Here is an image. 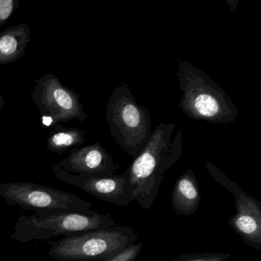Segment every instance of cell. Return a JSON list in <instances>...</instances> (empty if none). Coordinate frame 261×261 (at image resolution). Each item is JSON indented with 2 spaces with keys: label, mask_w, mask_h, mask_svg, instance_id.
<instances>
[{
  "label": "cell",
  "mask_w": 261,
  "mask_h": 261,
  "mask_svg": "<svg viewBox=\"0 0 261 261\" xmlns=\"http://www.w3.org/2000/svg\"><path fill=\"white\" fill-rule=\"evenodd\" d=\"M175 128L174 123H160L126 169L134 200L143 210L153 205L165 174L182 155L184 131L179 129L174 134Z\"/></svg>",
  "instance_id": "6da1fadb"
},
{
  "label": "cell",
  "mask_w": 261,
  "mask_h": 261,
  "mask_svg": "<svg viewBox=\"0 0 261 261\" xmlns=\"http://www.w3.org/2000/svg\"><path fill=\"white\" fill-rule=\"evenodd\" d=\"M181 97L178 108L195 120L227 124L238 119V110L225 91L204 71L178 60L176 71Z\"/></svg>",
  "instance_id": "7a4b0ae2"
},
{
  "label": "cell",
  "mask_w": 261,
  "mask_h": 261,
  "mask_svg": "<svg viewBox=\"0 0 261 261\" xmlns=\"http://www.w3.org/2000/svg\"><path fill=\"white\" fill-rule=\"evenodd\" d=\"M115 224L116 221L109 214H100L93 210L35 212L30 216L22 214L10 238L19 243L47 241L61 235L68 237L108 229Z\"/></svg>",
  "instance_id": "3957f363"
},
{
  "label": "cell",
  "mask_w": 261,
  "mask_h": 261,
  "mask_svg": "<svg viewBox=\"0 0 261 261\" xmlns=\"http://www.w3.org/2000/svg\"><path fill=\"white\" fill-rule=\"evenodd\" d=\"M105 118L115 143L135 158L150 138L152 121L149 110L136 101L128 85L121 83L114 90Z\"/></svg>",
  "instance_id": "277c9868"
},
{
  "label": "cell",
  "mask_w": 261,
  "mask_h": 261,
  "mask_svg": "<svg viewBox=\"0 0 261 261\" xmlns=\"http://www.w3.org/2000/svg\"><path fill=\"white\" fill-rule=\"evenodd\" d=\"M134 229L114 226L64 237L51 243L48 255L56 261H105L134 244Z\"/></svg>",
  "instance_id": "5b68a950"
},
{
  "label": "cell",
  "mask_w": 261,
  "mask_h": 261,
  "mask_svg": "<svg viewBox=\"0 0 261 261\" xmlns=\"http://www.w3.org/2000/svg\"><path fill=\"white\" fill-rule=\"evenodd\" d=\"M0 196L10 205L35 212L53 211L88 212L92 204L74 194L30 181L0 184Z\"/></svg>",
  "instance_id": "8992f818"
},
{
  "label": "cell",
  "mask_w": 261,
  "mask_h": 261,
  "mask_svg": "<svg viewBox=\"0 0 261 261\" xmlns=\"http://www.w3.org/2000/svg\"><path fill=\"white\" fill-rule=\"evenodd\" d=\"M31 97L45 126L53 127L58 123L73 120L83 123L88 118L80 96L74 90L62 85L53 74H45L35 81Z\"/></svg>",
  "instance_id": "52a82bcc"
},
{
  "label": "cell",
  "mask_w": 261,
  "mask_h": 261,
  "mask_svg": "<svg viewBox=\"0 0 261 261\" xmlns=\"http://www.w3.org/2000/svg\"><path fill=\"white\" fill-rule=\"evenodd\" d=\"M205 166L212 178L234 197L237 213L230 217L229 224L247 245L260 250L261 207L259 201L237 186L212 163L205 162Z\"/></svg>",
  "instance_id": "ba28073f"
},
{
  "label": "cell",
  "mask_w": 261,
  "mask_h": 261,
  "mask_svg": "<svg viewBox=\"0 0 261 261\" xmlns=\"http://www.w3.org/2000/svg\"><path fill=\"white\" fill-rule=\"evenodd\" d=\"M56 178L76 186L92 196L119 206L134 201V188L126 172L114 175H76L63 170L57 164L53 166Z\"/></svg>",
  "instance_id": "9c48e42d"
},
{
  "label": "cell",
  "mask_w": 261,
  "mask_h": 261,
  "mask_svg": "<svg viewBox=\"0 0 261 261\" xmlns=\"http://www.w3.org/2000/svg\"><path fill=\"white\" fill-rule=\"evenodd\" d=\"M58 166L76 175H114L120 168L111 154L99 143L73 148Z\"/></svg>",
  "instance_id": "30bf717a"
},
{
  "label": "cell",
  "mask_w": 261,
  "mask_h": 261,
  "mask_svg": "<svg viewBox=\"0 0 261 261\" xmlns=\"http://www.w3.org/2000/svg\"><path fill=\"white\" fill-rule=\"evenodd\" d=\"M172 206L178 215H193L196 213L201 201L199 186L195 173L191 169L183 173L174 186Z\"/></svg>",
  "instance_id": "8fae6325"
},
{
  "label": "cell",
  "mask_w": 261,
  "mask_h": 261,
  "mask_svg": "<svg viewBox=\"0 0 261 261\" xmlns=\"http://www.w3.org/2000/svg\"><path fill=\"white\" fill-rule=\"evenodd\" d=\"M31 40V30L27 23L9 27L0 33V66L13 63L23 57Z\"/></svg>",
  "instance_id": "7c38bea8"
},
{
  "label": "cell",
  "mask_w": 261,
  "mask_h": 261,
  "mask_svg": "<svg viewBox=\"0 0 261 261\" xmlns=\"http://www.w3.org/2000/svg\"><path fill=\"white\" fill-rule=\"evenodd\" d=\"M85 141V131L77 128L65 127L62 123H58L50 130L46 146L51 152L62 154L69 149L79 147Z\"/></svg>",
  "instance_id": "4fadbf2b"
},
{
  "label": "cell",
  "mask_w": 261,
  "mask_h": 261,
  "mask_svg": "<svg viewBox=\"0 0 261 261\" xmlns=\"http://www.w3.org/2000/svg\"><path fill=\"white\" fill-rule=\"evenodd\" d=\"M229 253H194L177 256L172 261H226L230 258Z\"/></svg>",
  "instance_id": "5bb4252c"
},
{
  "label": "cell",
  "mask_w": 261,
  "mask_h": 261,
  "mask_svg": "<svg viewBox=\"0 0 261 261\" xmlns=\"http://www.w3.org/2000/svg\"><path fill=\"white\" fill-rule=\"evenodd\" d=\"M143 248V243H137L105 261H136Z\"/></svg>",
  "instance_id": "9a60e30c"
},
{
  "label": "cell",
  "mask_w": 261,
  "mask_h": 261,
  "mask_svg": "<svg viewBox=\"0 0 261 261\" xmlns=\"http://www.w3.org/2000/svg\"><path fill=\"white\" fill-rule=\"evenodd\" d=\"M19 6V0H0V27L10 19Z\"/></svg>",
  "instance_id": "2e32d148"
},
{
  "label": "cell",
  "mask_w": 261,
  "mask_h": 261,
  "mask_svg": "<svg viewBox=\"0 0 261 261\" xmlns=\"http://www.w3.org/2000/svg\"><path fill=\"white\" fill-rule=\"evenodd\" d=\"M4 106H5V100L2 93L0 91V110L4 109Z\"/></svg>",
  "instance_id": "e0dca14e"
}]
</instances>
